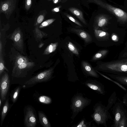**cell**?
<instances>
[{"label":"cell","mask_w":127,"mask_h":127,"mask_svg":"<svg viewBox=\"0 0 127 127\" xmlns=\"http://www.w3.org/2000/svg\"><path fill=\"white\" fill-rule=\"evenodd\" d=\"M15 5L12 0H7L1 1L0 4V13H4L7 17L12 14L15 8Z\"/></svg>","instance_id":"9"},{"label":"cell","mask_w":127,"mask_h":127,"mask_svg":"<svg viewBox=\"0 0 127 127\" xmlns=\"http://www.w3.org/2000/svg\"><path fill=\"white\" fill-rule=\"evenodd\" d=\"M59 0H53V2L55 3H56L58 2Z\"/></svg>","instance_id":"34"},{"label":"cell","mask_w":127,"mask_h":127,"mask_svg":"<svg viewBox=\"0 0 127 127\" xmlns=\"http://www.w3.org/2000/svg\"><path fill=\"white\" fill-rule=\"evenodd\" d=\"M2 101L1 100L0 98V107H1V106L2 104Z\"/></svg>","instance_id":"36"},{"label":"cell","mask_w":127,"mask_h":127,"mask_svg":"<svg viewBox=\"0 0 127 127\" xmlns=\"http://www.w3.org/2000/svg\"><path fill=\"white\" fill-rule=\"evenodd\" d=\"M91 100L83 96L81 93H77L72 98L70 105L72 112L71 119L73 120L78 114L90 105Z\"/></svg>","instance_id":"3"},{"label":"cell","mask_w":127,"mask_h":127,"mask_svg":"<svg viewBox=\"0 0 127 127\" xmlns=\"http://www.w3.org/2000/svg\"><path fill=\"white\" fill-rule=\"evenodd\" d=\"M32 3V0H25V7L27 10L30 8Z\"/></svg>","instance_id":"29"},{"label":"cell","mask_w":127,"mask_h":127,"mask_svg":"<svg viewBox=\"0 0 127 127\" xmlns=\"http://www.w3.org/2000/svg\"><path fill=\"white\" fill-rule=\"evenodd\" d=\"M9 98L7 97L3 105L1 113L0 125L2 126L4 119L10 109Z\"/></svg>","instance_id":"17"},{"label":"cell","mask_w":127,"mask_h":127,"mask_svg":"<svg viewBox=\"0 0 127 127\" xmlns=\"http://www.w3.org/2000/svg\"><path fill=\"white\" fill-rule=\"evenodd\" d=\"M11 38L13 41L15 45L18 49H23V36L20 29L18 28L14 31L11 35Z\"/></svg>","instance_id":"10"},{"label":"cell","mask_w":127,"mask_h":127,"mask_svg":"<svg viewBox=\"0 0 127 127\" xmlns=\"http://www.w3.org/2000/svg\"><path fill=\"white\" fill-rule=\"evenodd\" d=\"M55 20L56 19H48L42 23L39 26V28H42L52 24Z\"/></svg>","instance_id":"25"},{"label":"cell","mask_w":127,"mask_h":127,"mask_svg":"<svg viewBox=\"0 0 127 127\" xmlns=\"http://www.w3.org/2000/svg\"><path fill=\"white\" fill-rule=\"evenodd\" d=\"M94 33L96 39L99 41H107L109 40L111 35L107 31L95 29Z\"/></svg>","instance_id":"15"},{"label":"cell","mask_w":127,"mask_h":127,"mask_svg":"<svg viewBox=\"0 0 127 127\" xmlns=\"http://www.w3.org/2000/svg\"><path fill=\"white\" fill-rule=\"evenodd\" d=\"M10 85L9 75L7 73L5 72L0 76V97L2 102L7 98Z\"/></svg>","instance_id":"8"},{"label":"cell","mask_w":127,"mask_h":127,"mask_svg":"<svg viewBox=\"0 0 127 127\" xmlns=\"http://www.w3.org/2000/svg\"><path fill=\"white\" fill-rule=\"evenodd\" d=\"M69 10L84 24H87V23L84 18L83 13L80 10L75 8L71 7L69 8Z\"/></svg>","instance_id":"18"},{"label":"cell","mask_w":127,"mask_h":127,"mask_svg":"<svg viewBox=\"0 0 127 127\" xmlns=\"http://www.w3.org/2000/svg\"><path fill=\"white\" fill-rule=\"evenodd\" d=\"M34 63L22 55L17 57L12 71V76L16 78L25 77L29 69L34 66Z\"/></svg>","instance_id":"2"},{"label":"cell","mask_w":127,"mask_h":127,"mask_svg":"<svg viewBox=\"0 0 127 127\" xmlns=\"http://www.w3.org/2000/svg\"><path fill=\"white\" fill-rule=\"evenodd\" d=\"M82 64L83 73L85 75L96 78L99 77L96 70L89 63L83 61Z\"/></svg>","instance_id":"12"},{"label":"cell","mask_w":127,"mask_h":127,"mask_svg":"<svg viewBox=\"0 0 127 127\" xmlns=\"http://www.w3.org/2000/svg\"><path fill=\"white\" fill-rule=\"evenodd\" d=\"M85 84L86 86L99 94H103L104 93V90L103 85L97 80H89L86 81Z\"/></svg>","instance_id":"11"},{"label":"cell","mask_w":127,"mask_h":127,"mask_svg":"<svg viewBox=\"0 0 127 127\" xmlns=\"http://www.w3.org/2000/svg\"><path fill=\"white\" fill-rule=\"evenodd\" d=\"M60 6L58 7L55 8H54L52 10V11L54 12H57L60 11Z\"/></svg>","instance_id":"32"},{"label":"cell","mask_w":127,"mask_h":127,"mask_svg":"<svg viewBox=\"0 0 127 127\" xmlns=\"http://www.w3.org/2000/svg\"><path fill=\"white\" fill-rule=\"evenodd\" d=\"M24 113L25 126L35 127L37 124V117L35 109L31 105H27L24 108Z\"/></svg>","instance_id":"6"},{"label":"cell","mask_w":127,"mask_h":127,"mask_svg":"<svg viewBox=\"0 0 127 127\" xmlns=\"http://www.w3.org/2000/svg\"><path fill=\"white\" fill-rule=\"evenodd\" d=\"M124 55L125 57H127V50L125 52Z\"/></svg>","instance_id":"35"},{"label":"cell","mask_w":127,"mask_h":127,"mask_svg":"<svg viewBox=\"0 0 127 127\" xmlns=\"http://www.w3.org/2000/svg\"><path fill=\"white\" fill-rule=\"evenodd\" d=\"M95 70L117 75L127 74V57L107 62H98Z\"/></svg>","instance_id":"1"},{"label":"cell","mask_w":127,"mask_h":127,"mask_svg":"<svg viewBox=\"0 0 127 127\" xmlns=\"http://www.w3.org/2000/svg\"><path fill=\"white\" fill-rule=\"evenodd\" d=\"M44 18V16L42 14L39 15L37 20L36 24H39L41 23Z\"/></svg>","instance_id":"30"},{"label":"cell","mask_w":127,"mask_h":127,"mask_svg":"<svg viewBox=\"0 0 127 127\" xmlns=\"http://www.w3.org/2000/svg\"><path fill=\"white\" fill-rule=\"evenodd\" d=\"M38 100L40 103L45 104H50L52 102L51 98L44 95L39 96L38 98Z\"/></svg>","instance_id":"22"},{"label":"cell","mask_w":127,"mask_h":127,"mask_svg":"<svg viewBox=\"0 0 127 127\" xmlns=\"http://www.w3.org/2000/svg\"><path fill=\"white\" fill-rule=\"evenodd\" d=\"M58 42L51 43L49 45L46 49L44 54L47 55L55 51L58 45Z\"/></svg>","instance_id":"21"},{"label":"cell","mask_w":127,"mask_h":127,"mask_svg":"<svg viewBox=\"0 0 127 127\" xmlns=\"http://www.w3.org/2000/svg\"><path fill=\"white\" fill-rule=\"evenodd\" d=\"M107 50H101L96 53L92 59V61H95L101 59L106 56L108 53Z\"/></svg>","instance_id":"20"},{"label":"cell","mask_w":127,"mask_h":127,"mask_svg":"<svg viewBox=\"0 0 127 127\" xmlns=\"http://www.w3.org/2000/svg\"><path fill=\"white\" fill-rule=\"evenodd\" d=\"M91 122L85 123L84 120H82L77 126H75L76 127H90Z\"/></svg>","instance_id":"26"},{"label":"cell","mask_w":127,"mask_h":127,"mask_svg":"<svg viewBox=\"0 0 127 127\" xmlns=\"http://www.w3.org/2000/svg\"><path fill=\"white\" fill-rule=\"evenodd\" d=\"M21 88V86H19L12 91L10 94V97L11 100L13 103H14L16 102Z\"/></svg>","instance_id":"19"},{"label":"cell","mask_w":127,"mask_h":127,"mask_svg":"<svg viewBox=\"0 0 127 127\" xmlns=\"http://www.w3.org/2000/svg\"><path fill=\"white\" fill-rule=\"evenodd\" d=\"M89 1L95 3L109 11L116 17L118 21L120 24H124L127 22V13L123 10L100 0H89Z\"/></svg>","instance_id":"4"},{"label":"cell","mask_w":127,"mask_h":127,"mask_svg":"<svg viewBox=\"0 0 127 127\" xmlns=\"http://www.w3.org/2000/svg\"><path fill=\"white\" fill-rule=\"evenodd\" d=\"M94 113L91 116L98 125H104L107 115L105 107L100 103H96L94 106Z\"/></svg>","instance_id":"7"},{"label":"cell","mask_w":127,"mask_h":127,"mask_svg":"<svg viewBox=\"0 0 127 127\" xmlns=\"http://www.w3.org/2000/svg\"><path fill=\"white\" fill-rule=\"evenodd\" d=\"M38 116L39 122L43 127H51V124L46 115L42 111H38Z\"/></svg>","instance_id":"16"},{"label":"cell","mask_w":127,"mask_h":127,"mask_svg":"<svg viewBox=\"0 0 127 127\" xmlns=\"http://www.w3.org/2000/svg\"><path fill=\"white\" fill-rule=\"evenodd\" d=\"M111 38L115 43L117 42L119 40V37L115 32H113L111 35Z\"/></svg>","instance_id":"28"},{"label":"cell","mask_w":127,"mask_h":127,"mask_svg":"<svg viewBox=\"0 0 127 127\" xmlns=\"http://www.w3.org/2000/svg\"><path fill=\"white\" fill-rule=\"evenodd\" d=\"M121 118V115L119 113H118L116 114L115 118L116 121H118Z\"/></svg>","instance_id":"31"},{"label":"cell","mask_w":127,"mask_h":127,"mask_svg":"<svg viewBox=\"0 0 127 127\" xmlns=\"http://www.w3.org/2000/svg\"><path fill=\"white\" fill-rule=\"evenodd\" d=\"M109 21L108 17L106 15L102 14L96 17L94 24L95 29L104 28L108 24Z\"/></svg>","instance_id":"13"},{"label":"cell","mask_w":127,"mask_h":127,"mask_svg":"<svg viewBox=\"0 0 127 127\" xmlns=\"http://www.w3.org/2000/svg\"><path fill=\"white\" fill-rule=\"evenodd\" d=\"M0 54H2L1 53L2 52V45L1 43V41H0Z\"/></svg>","instance_id":"33"},{"label":"cell","mask_w":127,"mask_h":127,"mask_svg":"<svg viewBox=\"0 0 127 127\" xmlns=\"http://www.w3.org/2000/svg\"><path fill=\"white\" fill-rule=\"evenodd\" d=\"M64 14L70 20L74 22V23L79 25V26L82 27L83 26L78 21L75 19V18L67 13H64Z\"/></svg>","instance_id":"27"},{"label":"cell","mask_w":127,"mask_h":127,"mask_svg":"<svg viewBox=\"0 0 127 127\" xmlns=\"http://www.w3.org/2000/svg\"><path fill=\"white\" fill-rule=\"evenodd\" d=\"M54 68H51L39 73L26 81L24 84L28 85H34L39 83L46 82L52 78Z\"/></svg>","instance_id":"5"},{"label":"cell","mask_w":127,"mask_h":127,"mask_svg":"<svg viewBox=\"0 0 127 127\" xmlns=\"http://www.w3.org/2000/svg\"><path fill=\"white\" fill-rule=\"evenodd\" d=\"M0 76L4 70H6L7 72H8V70L4 65L2 54H0Z\"/></svg>","instance_id":"23"},{"label":"cell","mask_w":127,"mask_h":127,"mask_svg":"<svg viewBox=\"0 0 127 127\" xmlns=\"http://www.w3.org/2000/svg\"><path fill=\"white\" fill-rule=\"evenodd\" d=\"M71 30L78 35L86 43L90 42L92 40V38L91 35L84 30L75 28H72Z\"/></svg>","instance_id":"14"},{"label":"cell","mask_w":127,"mask_h":127,"mask_svg":"<svg viewBox=\"0 0 127 127\" xmlns=\"http://www.w3.org/2000/svg\"><path fill=\"white\" fill-rule=\"evenodd\" d=\"M69 49L75 55H79L78 51L77 49L71 42H69L67 45Z\"/></svg>","instance_id":"24"}]
</instances>
